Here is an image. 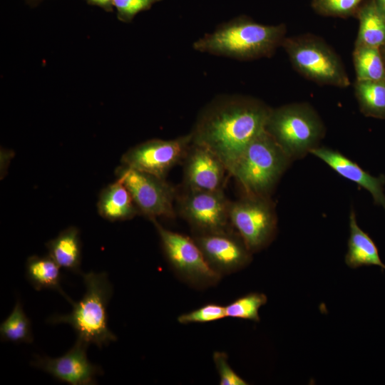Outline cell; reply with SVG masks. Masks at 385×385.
<instances>
[{"label":"cell","instance_id":"obj_25","mask_svg":"<svg viewBox=\"0 0 385 385\" xmlns=\"http://www.w3.org/2000/svg\"><path fill=\"white\" fill-rule=\"evenodd\" d=\"M361 0H312V5L318 14L326 16L347 17L359 9Z\"/></svg>","mask_w":385,"mask_h":385},{"label":"cell","instance_id":"obj_20","mask_svg":"<svg viewBox=\"0 0 385 385\" xmlns=\"http://www.w3.org/2000/svg\"><path fill=\"white\" fill-rule=\"evenodd\" d=\"M60 267L49 256H30L26 263V277L37 291L50 289L58 291L71 304L74 302L66 295L61 287Z\"/></svg>","mask_w":385,"mask_h":385},{"label":"cell","instance_id":"obj_4","mask_svg":"<svg viewBox=\"0 0 385 385\" xmlns=\"http://www.w3.org/2000/svg\"><path fill=\"white\" fill-rule=\"evenodd\" d=\"M290 159L265 130L244 150L230 171L244 195L269 197Z\"/></svg>","mask_w":385,"mask_h":385},{"label":"cell","instance_id":"obj_6","mask_svg":"<svg viewBox=\"0 0 385 385\" xmlns=\"http://www.w3.org/2000/svg\"><path fill=\"white\" fill-rule=\"evenodd\" d=\"M282 46L295 70L307 79L339 88L350 85L340 58L319 37L305 34L285 38Z\"/></svg>","mask_w":385,"mask_h":385},{"label":"cell","instance_id":"obj_23","mask_svg":"<svg viewBox=\"0 0 385 385\" xmlns=\"http://www.w3.org/2000/svg\"><path fill=\"white\" fill-rule=\"evenodd\" d=\"M1 338L13 343H32L34 338L29 319L17 302L8 317L1 324Z\"/></svg>","mask_w":385,"mask_h":385},{"label":"cell","instance_id":"obj_18","mask_svg":"<svg viewBox=\"0 0 385 385\" xmlns=\"http://www.w3.org/2000/svg\"><path fill=\"white\" fill-rule=\"evenodd\" d=\"M46 246L48 255L61 267L76 274H81V244L80 232L71 226L61 231L48 241Z\"/></svg>","mask_w":385,"mask_h":385},{"label":"cell","instance_id":"obj_10","mask_svg":"<svg viewBox=\"0 0 385 385\" xmlns=\"http://www.w3.org/2000/svg\"><path fill=\"white\" fill-rule=\"evenodd\" d=\"M177 208L190 225L192 234L232 230L229 216L230 201L223 190L203 191L184 188L178 192Z\"/></svg>","mask_w":385,"mask_h":385},{"label":"cell","instance_id":"obj_26","mask_svg":"<svg viewBox=\"0 0 385 385\" xmlns=\"http://www.w3.org/2000/svg\"><path fill=\"white\" fill-rule=\"evenodd\" d=\"M226 317L225 307L215 303H209L204 306L178 316L177 320L180 324L205 323L217 321Z\"/></svg>","mask_w":385,"mask_h":385},{"label":"cell","instance_id":"obj_5","mask_svg":"<svg viewBox=\"0 0 385 385\" xmlns=\"http://www.w3.org/2000/svg\"><path fill=\"white\" fill-rule=\"evenodd\" d=\"M265 130L290 160L310 153L324 135L321 118L307 103H291L272 108Z\"/></svg>","mask_w":385,"mask_h":385},{"label":"cell","instance_id":"obj_22","mask_svg":"<svg viewBox=\"0 0 385 385\" xmlns=\"http://www.w3.org/2000/svg\"><path fill=\"white\" fill-rule=\"evenodd\" d=\"M352 56L356 80L379 81L385 79V66L380 48L354 45Z\"/></svg>","mask_w":385,"mask_h":385},{"label":"cell","instance_id":"obj_3","mask_svg":"<svg viewBox=\"0 0 385 385\" xmlns=\"http://www.w3.org/2000/svg\"><path fill=\"white\" fill-rule=\"evenodd\" d=\"M86 292L83 298L73 303L72 312L66 315H53L47 322L66 323L77 333V339L98 348L117 340L108 327L107 306L111 297L112 285L106 272L81 274Z\"/></svg>","mask_w":385,"mask_h":385},{"label":"cell","instance_id":"obj_24","mask_svg":"<svg viewBox=\"0 0 385 385\" xmlns=\"http://www.w3.org/2000/svg\"><path fill=\"white\" fill-rule=\"evenodd\" d=\"M267 302L263 293L250 292L225 306L227 317L260 322L259 309Z\"/></svg>","mask_w":385,"mask_h":385},{"label":"cell","instance_id":"obj_27","mask_svg":"<svg viewBox=\"0 0 385 385\" xmlns=\"http://www.w3.org/2000/svg\"><path fill=\"white\" fill-rule=\"evenodd\" d=\"M162 0H113L117 19L125 23L133 21L140 12L149 10L153 4Z\"/></svg>","mask_w":385,"mask_h":385},{"label":"cell","instance_id":"obj_1","mask_svg":"<svg viewBox=\"0 0 385 385\" xmlns=\"http://www.w3.org/2000/svg\"><path fill=\"white\" fill-rule=\"evenodd\" d=\"M262 101L242 95H222L200 112L192 142L215 154L230 171L246 147L262 131L271 111Z\"/></svg>","mask_w":385,"mask_h":385},{"label":"cell","instance_id":"obj_2","mask_svg":"<svg viewBox=\"0 0 385 385\" xmlns=\"http://www.w3.org/2000/svg\"><path fill=\"white\" fill-rule=\"evenodd\" d=\"M284 24L265 25L245 16L220 25L195 41V50L240 61L272 56L285 39Z\"/></svg>","mask_w":385,"mask_h":385},{"label":"cell","instance_id":"obj_15","mask_svg":"<svg viewBox=\"0 0 385 385\" xmlns=\"http://www.w3.org/2000/svg\"><path fill=\"white\" fill-rule=\"evenodd\" d=\"M310 153L324 161L341 176L368 190L372 195L374 203L381 205L385 210L384 175L374 177L339 151L327 147H316L310 151Z\"/></svg>","mask_w":385,"mask_h":385},{"label":"cell","instance_id":"obj_11","mask_svg":"<svg viewBox=\"0 0 385 385\" xmlns=\"http://www.w3.org/2000/svg\"><path fill=\"white\" fill-rule=\"evenodd\" d=\"M192 143V135L171 140L150 139L127 150L121 158L122 165L165 178L177 164L183 163Z\"/></svg>","mask_w":385,"mask_h":385},{"label":"cell","instance_id":"obj_28","mask_svg":"<svg viewBox=\"0 0 385 385\" xmlns=\"http://www.w3.org/2000/svg\"><path fill=\"white\" fill-rule=\"evenodd\" d=\"M213 361L219 374L220 385H247L241 376H240L230 366L228 363L227 354L223 351H215Z\"/></svg>","mask_w":385,"mask_h":385},{"label":"cell","instance_id":"obj_17","mask_svg":"<svg viewBox=\"0 0 385 385\" xmlns=\"http://www.w3.org/2000/svg\"><path fill=\"white\" fill-rule=\"evenodd\" d=\"M349 228L348 250L345 256L346 265L353 269L364 265H377L385 270L374 242L357 225L354 210L349 215Z\"/></svg>","mask_w":385,"mask_h":385},{"label":"cell","instance_id":"obj_9","mask_svg":"<svg viewBox=\"0 0 385 385\" xmlns=\"http://www.w3.org/2000/svg\"><path fill=\"white\" fill-rule=\"evenodd\" d=\"M115 175L130 192L140 215L149 220L158 217L174 218V202L178 191L165 178L121 165Z\"/></svg>","mask_w":385,"mask_h":385},{"label":"cell","instance_id":"obj_29","mask_svg":"<svg viewBox=\"0 0 385 385\" xmlns=\"http://www.w3.org/2000/svg\"><path fill=\"white\" fill-rule=\"evenodd\" d=\"M87 4L97 6L107 12L113 11V0H85Z\"/></svg>","mask_w":385,"mask_h":385},{"label":"cell","instance_id":"obj_7","mask_svg":"<svg viewBox=\"0 0 385 385\" xmlns=\"http://www.w3.org/2000/svg\"><path fill=\"white\" fill-rule=\"evenodd\" d=\"M150 220L160 237L170 266L180 279L197 289L208 288L220 282L222 276L208 265L192 237L165 229L156 218Z\"/></svg>","mask_w":385,"mask_h":385},{"label":"cell","instance_id":"obj_31","mask_svg":"<svg viewBox=\"0 0 385 385\" xmlns=\"http://www.w3.org/2000/svg\"><path fill=\"white\" fill-rule=\"evenodd\" d=\"M380 51L385 66V45L380 48Z\"/></svg>","mask_w":385,"mask_h":385},{"label":"cell","instance_id":"obj_8","mask_svg":"<svg viewBox=\"0 0 385 385\" xmlns=\"http://www.w3.org/2000/svg\"><path fill=\"white\" fill-rule=\"evenodd\" d=\"M230 221L252 253L267 247L277 231V217L269 197L244 195L230 202Z\"/></svg>","mask_w":385,"mask_h":385},{"label":"cell","instance_id":"obj_14","mask_svg":"<svg viewBox=\"0 0 385 385\" xmlns=\"http://www.w3.org/2000/svg\"><path fill=\"white\" fill-rule=\"evenodd\" d=\"M184 188L223 190L228 170L222 161L207 148L192 142L183 161Z\"/></svg>","mask_w":385,"mask_h":385},{"label":"cell","instance_id":"obj_13","mask_svg":"<svg viewBox=\"0 0 385 385\" xmlns=\"http://www.w3.org/2000/svg\"><path fill=\"white\" fill-rule=\"evenodd\" d=\"M88 346L77 339L73 347L61 356H36L31 364L68 384H94L96 376L102 374V369L89 361L86 355Z\"/></svg>","mask_w":385,"mask_h":385},{"label":"cell","instance_id":"obj_12","mask_svg":"<svg viewBox=\"0 0 385 385\" xmlns=\"http://www.w3.org/2000/svg\"><path fill=\"white\" fill-rule=\"evenodd\" d=\"M211 268L222 277L236 272L252 261V252L234 230L210 233L192 234Z\"/></svg>","mask_w":385,"mask_h":385},{"label":"cell","instance_id":"obj_19","mask_svg":"<svg viewBox=\"0 0 385 385\" xmlns=\"http://www.w3.org/2000/svg\"><path fill=\"white\" fill-rule=\"evenodd\" d=\"M359 30L355 45L380 48L385 45V16L370 0L357 11Z\"/></svg>","mask_w":385,"mask_h":385},{"label":"cell","instance_id":"obj_30","mask_svg":"<svg viewBox=\"0 0 385 385\" xmlns=\"http://www.w3.org/2000/svg\"><path fill=\"white\" fill-rule=\"evenodd\" d=\"M374 1L379 9L385 16V0H374Z\"/></svg>","mask_w":385,"mask_h":385},{"label":"cell","instance_id":"obj_21","mask_svg":"<svg viewBox=\"0 0 385 385\" xmlns=\"http://www.w3.org/2000/svg\"><path fill=\"white\" fill-rule=\"evenodd\" d=\"M354 92L361 113L366 116L385 118V79L359 81L354 83Z\"/></svg>","mask_w":385,"mask_h":385},{"label":"cell","instance_id":"obj_32","mask_svg":"<svg viewBox=\"0 0 385 385\" xmlns=\"http://www.w3.org/2000/svg\"><path fill=\"white\" fill-rule=\"evenodd\" d=\"M28 3H29L31 5L33 4H37L38 2H40L41 0H26Z\"/></svg>","mask_w":385,"mask_h":385},{"label":"cell","instance_id":"obj_16","mask_svg":"<svg viewBox=\"0 0 385 385\" xmlns=\"http://www.w3.org/2000/svg\"><path fill=\"white\" fill-rule=\"evenodd\" d=\"M97 207L101 217L112 222L130 220L140 214L130 192L118 178L101 190Z\"/></svg>","mask_w":385,"mask_h":385}]
</instances>
